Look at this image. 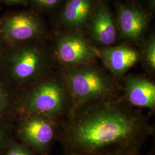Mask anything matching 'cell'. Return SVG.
Masks as SVG:
<instances>
[{
  "label": "cell",
  "instance_id": "cell-6",
  "mask_svg": "<svg viewBox=\"0 0 155 155\" xmlns=\"http://www.w3.org/2000/svg\"><path fill=\"white\" fill-rule=\"evenodd\" d=\"M51 46L56 65L69 68L95 62L97 48L81 31L56 35Z\"/></svg>",
  "mask_w": 155,
  "mask_h": 155
},
{
  "label": "cell",
  "instance_id": "cell-13",
  "mask_svg": "<svg viewBox=\"0 0 155 155\" xmlns=\"http://www.w3.org/2000/svg\"><path fill=\"white\" fill-rule=\"evenodd\" d=\"M141 60L147 72L152 75L155 72V36L151 33L145 40L142 52H140Z\"/></svg>",
  "mask_w": 155,
  "mask_h": 155
},
{
  "label": "cell",
  "instance_id": "cell-8",
  "mask_svg": "<svg viewBox=\"0 0 155 155\" xmlns=\"http://www.w3.org/2000/svg\"><path fill=\"white\" fill-rule=\"evenodd\" d=\"M120 97L128 105L137 109L155 111V83L144 75H126L120 81Z\"/></svg>",
  "mask_w": 155,
  "mask_h": 155
},
{
  "label": "cell",
  "instance_id": "cell-12",
  "mask_svg": "<svg viewBox=\"0 0 155 155\" xmlns=\"http://www.w3.org/2000/svg\"><path fill=\"white\" fill-rule=\"evenodd\" d=\"M97 0H68L58 17L62 27L70 31H81L89 25Z\"/></svg>",
  "mask_w": 155,
  "mask_h": 155
},
{
  "label": "cell",
  "instance_id": "cell-17",
  "mask_svg": "<svg viewBox=\"0 0 155 155\" xmlns=\"http://www.w3.org/2000/svg\"><path fill=\"white\" fill-rule=\"evenodd\" d=\"M7 105V95L2 86L0 84V114L4 110Z\"/></svg>",
  "mask_w": 155,
  "mask_h": 155
},
{
  "label": "cell",
  "instance_id": "cell-4",
  "mask_svg": "<svg viewBox=\"0 0 155 155\" xmlns=\"http://www.w3.org/2000/svg\"><path fill=\"white\" fill-rule=\"evenodd\" d=\"M31 85L21 103L26 114H36L61 121L71 110L72 98L59 70L51 71Z\"/></svg>",
  "mask_w": 155,
  "mask_h": 155
},
{
  "label": "cell",
  "instance_id": "cell-21",
  "mask_svg": "<svg viewBox=\"0 0 155 155\" xmlns=\"http://www.w3.org/2000/svg\"><path fill=\"white\" fill-rule=\"evenodd\" d=\"M2 4L1 3V2H0V11H1V8H2Z\"/></svg>",
  "mask_w": 155,
  "mask_h": 155
},
{
  "label": "cell",
  "instance_id": "cell-2",
  "mask_svg": "<svg viewBox=\"0 0 155 155\" xmlns=\"http://www.w3.org/2000/svg\"><path fill=\"white\" fill-rule=\"evenodd\" d=\"M47 40H34L4 47L0 67L15 81L32 84L56 66Z\"/></svg>",
  "mask_w": 155,
  "mask_h": 155
},
{
  "label": "cell",
  "instance_id": "cell-22",
  "mask_svg": "<svg viewBox=\"0 0 155 155\" xmlns=\"http://www.w3.org/2000/svg\"><path fill=\"white\" fill-rule=\"evenodd\" d=\"M1 136H0V147H1Z\"/></svg>",
  "mask_w": 155,
  "mask_h": 155
},
{
  "label": "cell",
  "instance_id": "cell-11",
  "mask_svg": "<svg viewBox=\"0 0 155 155\" xmlns=\"http://www.w3.org/2000/svg\"><path fill=\"white\" fill-rule=\"evenodd\" d=\"M117 13L118 28L122 38L134 43H140L149 23L147 13L132 5L119 6Z\"/></svg>",
  "mask_w": 155,
  "mask_h": 155
},
{
  "label": "cell",
  "instance_id": "cell-18",
  "mask_svg": "<svg viewBox=\"0 0 155 155\" xmlns=\"http://www.w3.org/2000/svg\"><path fill=\"white\" fill-rule=\"evenodd\" d=\"M141 150H133L126 151L117 155H142L140 153Z\"/></svg>",
  "mask_w": 155,
  "mask_h": 155
},
{
  "label": "cell",
  "instance_id": "cell-7",
  "mask_svg": "<svg viewBox=\"0 0 155 155\" xmlns=\"http://www.w3.org/2000/svg\"><path fill=\"white\" fill-rule=\"evenodd\" d=\"M27 116L20 129V135L33 149L45 153L58 139L61 121L36 114Z\"/></svg>",
  "mask_w": 155,
  "mask_h": 155
},
{
  "label": "cell",
  "instance_id": "cell-14",
  "mask_svg": "<svg viewBox=\"0 0 155 155\" xmlns=\"http://www.w3.org/2000/svg\"><path fill=\"white\" fill-rule=\"evenodd\" d=\"M61 0H29V4L37 13H48L53 11L60 4Z\"/></svg>",
  "mask_w": 155,
  "mask_h": 155
},
{
  "label": "cell",
  "instance_id": "cell-23",
  "mask_svg": "<svg viewBox=\"0 0 155 155\" xmlns=\"http://www.w3.org/2000/svg\"></svg>",
  "mask_w": 155,
  "mask_h": 155
},
{
  "label": "cell",
  "instance_id": "cell-5",
  "mask_svg": "<svg viewBox=\"0 0 155 155\" xmlns=\"http://www.w3.org/2000/svg\"><path fill=\"white\" fill-rule=\"evenodd\" d=\"M50 37L44 20L33 10H15L0 16V41L4 47Z\"/></svg>",
  "mask_w": 155,
  "mask_h": 155
},
{
  "label": "cell",
  "instance_id": "cell-20",
  "mask_svg": "<svg viewBox=\"0 0 155 155\" xmlns=\"http://www.w3.org/2000/svg\"><path fill=\"white\" fill-rule=\"evenodd\" d=\"M4 49V45L2 44V43L0 41V61H1V57H2V55Z\"/></svg>",
  "mask_w": 155,
  "mask_h": 155
},
{
  "label": "cell",
  "instance_id": "cell-3",
  "mask_svg": "<svg viewBox=\"0 0 155 155\" xmlns=\"http://www.w3.org/2000/svg\"><path fill=\"white\" fill-rule=\"evenodd\" d=\"M58 70L71 95L72 109L89 103L114 98L121 94L120 82L96 61Z\"/></svg>",
  "mask_w": 155,
  "mask_h": 155
},
{
  "label": "cell",
  "instance_id": "cell-16",
  "mask_svg": "<svg viewBox=\"0 0 155 155\" xmlns=\"http://www.w3.org/2000/svg\"><path fill=\"white\" fill-rule=\"evenodd\" d=\"M29 0H0L2 5L13 6L26 5L29 4Z\"/></svg>",
  "mask_w": 155,
  "mask_h": 155
},
{
  "label": "cell",
  "instance_id": "cell-9",
  "mask_svg": "<svg viewBox=\"0 0 155 155\" xmlns=\"http://www.w3.org/2000/svg\"><path fill=\"white\" fill-rule=\"evenodd\" d=\"M98 59L106 70L120 82L128 71L141 61L140 52L125 43L105 48H97Z\"/></svg>",
  "mask_w": 155,
  "mask_h": 155
},
{
  "label": "cell",
  "instance_id": "cell-15",
  "mask_svg": "<svg viewBox=\"0 0 155 155\" xmlns=\"http://www.w3.org/2000/svg\"><path fill=\"white\" fill-rule=\"evenodd\" d=\"M7 155H33L25 147L16 146L10 150Z\"/></svg>",
  "mask_w": 155,
  "mask_h": 155
},
{
  "label": "cell",
  "instance_id": "cell-10",
  "mask_svg": "<svg viewBox=\"0 0 155 155\" xmlns=\"http://www.w3.org/2000/svg\"><path fill=\"white\" fill-rule=\"evenodd\" d=\"M90 40L99 48L114 45L117 30L114 16L109 6L102 1L97 2L89 23Z\"/></svg>",
  "mask_w": 155,
  "mask_h": 155
},
{
  "label": "cell",
  "instance_id": "cell-1",
  "mask_svg": "<svg viewBox=\"0 0 155 155\" xmlns=\"http://www.w3.org/2000/svg\"><path fill=\"white\" fill-rule=\"evenodd\" d=\"M149 117L120 95L72 109L59 125L65 155H117L141 150L154 133Z\"/></svg>",
  "mask_w": 155,
  "mask_h": 155
},
{
  "label": "cell",
  "instance_id": "cell-19",
  "mask_svg": "<svg viewBox=\"0 0 155 155\" xmlns=\"http://www.w3.org/2000/svg\"><path fill=\"white\" fill-rule=\"evenodd\" d=\"M149 5L152 10H154L155 8V0H150Z\"/></svg>",
  "mask_w": 155,
  "mask_h": 155
}]
</instances>
